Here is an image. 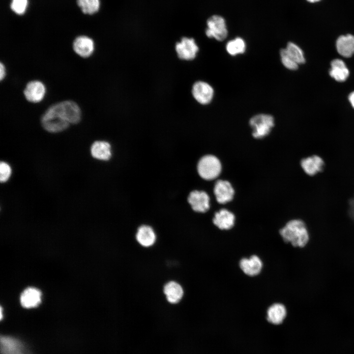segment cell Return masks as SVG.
<instances>
[{
    "instance_id": "obj_12",
    "label": "cell",
    "mask_w": 354,
    "mask_h": 354,
    "mask_svg": "<svg viewBox=\"0 0 354 354\" xmlns=\"http://www.w3.org/2000/svg\"><path fill=\"white\" fill-rule=\"evenodd\" d=\"M0 352L1 354H29L20 340L5 335L0 337Z\"/></svg>"
},
{
    "instance_id": "obj_2",
    "label": "cell",
    "mask_w": 354,
    "mask_h": 354,
    "mask_svg": "<svg viewBox=\"0 0 354 354\" xmlns=\"http://www.w3.org/2000/svg\"><path fill=\"white\" fill-rule=\"evenodd\" d=\"M197 170L202 178L206 181H212L219 177L222 171V164L215 155L206 154L198 160Z\"/></svg>"
},
{
    "instance_id": "obj_5",
    "label": "cell",
    "mask_w": 354,
    "mask_h": 354,
    "mask_svg": "<svg viewBox=\"0 0 354 354\" xmlns=\"http://www.w3.org/2000/svg\"><path fill=\"white\" fill-rule=\"evenodd\" d=\"M205 33L207 37L219 41L224 40L228 36V30L225 19L219 15L210 16L206 21Z\"/></svg>"
},
{
    "instance_id": "obj_29",
    "label": "cell",
    "mask_w": 354,
    "mask_h": 354,
    "mask_svg": "<svg viewBox=\"0 0 354 354\" xmlns=\"http://www.w3.org/2000/svg\"><path fill=\"white\" fill-rule=\"evenodd\" d=\"M11 175V168L5 162L1 161L0 164V180L5 182L8 180Z\"/></svg>"
},
{
    "instance_id": "obj_27",
    "label": "cell",
    "mask_w": 354,
    "mask_h": 354,
    "mask_svg": "<svg viewBox=\"0 0 354 354\" xmlns=\"http://www.w3.org/2000/svg\"><path fill=\"white\" fill-rule=\"evenodd\" d=\"M280 56L282 64L287 69L294 71L298 68L299 64L289 56L285 48L280 49Z\"/></svg>"
},
{
    "instance_id": "obj_26",
    "label": "cell",
    "mask_w": 354,
    "mask_h": 354,
    "mask_svg": "<svg viewBox=\"0 0 354 354\" xmlns=\"http://www.w3.org/2000/svg\"><path fill=\"white\" fill-rule=\"evenodd\" d=\"M77 3L82 12L88 15L96 13L100 4L99 0H77Z\"/></svg>"
},
{
    "instance_id": "obj_25",
    "label": "cell",
    "mask_w": 354,
    "mask_h": 354,
    "mask_svg": "<svg viewBox=\"0 0 354 354\" xmlns=\"http://www.w3.org/2000/svg\"><path fill=\"white\" fill-rule=\"evenodd\" d=\"M289 56L298 64L305 63L306 59L301 48L293 42H289L285 48Z\"/></svg>"
},
{
    "instance_id": "obj_33",
    "label": "cell",
    "mask_w": 354,
    "mask_h": 354,
    "mask_svg": "<svg viewBox=\"0 0 354 354\" xmlns=\"http://www.w3.org/2000/svg\"><path fill=\"white\" fill-rule=\"evenodd\" d=\"M305 0L310 3H316L319 2L320 1H321L322 0Z\"/></svg>"
},
{
    "instance_id": "obj_4",
    "label": "cell",
    "mask_w": 354,
    "mask_h": 354,
    "mask_svg": "<svg viewBox=\"0 0 354 354\" xmlns=\"http://www.w3.org/2000/svg\"><path fill=\"white\" fill-rule=\"evenodd\" d=\"M43 128L50 133H58L68 128L69 123L62 117L56 104L50 106L41 118Z\"/></svg>"
},
{
    "instance_id": "obj_28",
    "label": "cell",
    "mask_w": 354,
    "mask_h": 354,
    "mask_svg": "<svg viewBox=\"0 0 354 354\" xmlns=\"http://www.w3.org/2000/svg\"><path fill=\"white\" fill-rule=\"evenodd\" d=\"M28 4V0H12L10 8L15 14L21 15L25 12Z\"/></svg>"
},
{
    "instance_id": "obj_1",
    "label": "cell",
    "mask_w": 354,
    "mask_h": 354,
    "mask_svg": "<svg viewBox=\"0 0 354 354\" xmlns=\"http://www.w3.org/2000/svg\"><path fill=\"white\" fill-rule=\"evenodd\" d=\"M279 234L285 243H290L294 247H304L309 240L305 224L299 219L288 221L279 229Z\"/></svg>"
},
{
    "instance_id": "obj_7",
    "label": "cell",
    "mask_w": 354,
    "mask_h": 354,
    "mask_svg": "<svg viewBox=\"0 0 354 354\" xmlns=\"http://www.w3.org/2000/svg\"><path fill=\"white\" fill-rule=\"evenodd\" d=\"M236 216L232 211L226 207H222L215 211L213 215L212 222L220 231H229L236 225Z\"/></svg>"
},
{
    "instance_id": "obj_6",
    "label": "cell",
    "mask_w": 354,
    "mask_h": 354,
    "mask_svg": "<svg viewBox=\"0 0 354 354\" xmlns=\"http://www.w3.org/2000/svg\"><path fill=\"white\" fill-rule=\"evenodd\" d=\"M212 192L216 201L221 205L232 202L236 193L232 183L228 180L222 178H217L214 182Z\"/></svg>"
},
{
    "instance_id": "obj_20",
    "label": "cell",
    "mask_w": 354,
    "mask_h": 354,
    "mask_svg": "<svg viewBox=\"0 0 354 354\" xmlns=\"http://www.w3.org/2000/svg\"><path fill=\"white\" fill-rule=\"evenodd\" d=\"M163 292L167 301L172 304L178 303L184 294L181 286L174 281H169L165 285Z\"/></svg>"
},
{
    "instance_id": "obj_21",
    "label": "cell",
    "mask_w": 354,
    "mask_h": 354,
    "mask_svg": "<svg viewBox=\"0 0 354 354\" xmlns=\"http://www.w3.org/2000/svg\"><path fill=\"white\" fill-rule=\"evenodd\" d=\"M136 239L142 246L149 247L154 244L156 236L153 229L150 226L142 225L138 229Z\"/></svg>"
},
{
    "instance_id": "obj_8",
    "label": "cell",
    "mask_w": 354,
    "mask_h": 354,
    "mask_svg": "<svg viewBox=\"0 0 354 354\" xmlns=\"http://www.w3.org/2000/svg\"><path fill=\"white\" fill-rule=\"evenodd\" d=\"M210 201V197L204 190H193L188 197V202L192 209L199 213L208 211L211 206Z\"/></svg>"
},
{
    "instance_id": "obj_23",
    "label": "cell",
    "mask_w": 354,
    "mask_h": 354,
    "mask_svg": "<svg viewBox=\"0 0 354 354\" xmlns=\"http://www.w3.org/2000/svg\"><path fill=\"white\" fill-rule=\"evenodd\" d=\"M90 152L92 157L97 159L108 160L112 154L111 145L106 141H95L91 146Z\"/></svg>"
},
{
    "instance_id": "obj_15",
    "label": "cell",
    "mask_w": 354,
    "mask_h": 354,
    "mask_svg": "<svg viewBox=\"0 0 354 354\" xmlns=\"http://www.w3.org/2000/svg\"><path fill=\"white\" fill-rule=\"evenodd\" d=\"M74 52L82 58L90 57L94 52V43L90 37L81 35L77 37L73 42Z\"/></svg>"
},
{
    "instance_id": "obj_17",
    "label": "cell",
    "mask_w": 354,
    "mask_h": 354,
    "mask_svg": "<svg viewBox=\"0 0 354 354\" xmlns=\"http://www.w3.org/2000/svg\"><path fill=\"white\" fill-rule=\"evenodd\" d=\"M329 76L338 82L346 81L350 75V71L345 62L341 59H335L330 62Z\"/></svg>"
},
{
    "instance_id": "obj_19",
    "label": "cell",
    "mask_w": 354,
    "mask_h": 354,
    "mask_svg": "<svg viewBox=\"0 0 354 354\" xmlns=\"http://www.w3.org/2000/svg\"><path fill=\"white\" fill-rule=\"evenodd\" d=\"M286 315L287 309L285 306L279 302L272 304L268 307L266 311L267 321L275 325L282 324Z\"/></svg>"
},
{
    "instance_id": "obj_18",
    "label": "cell",
    "mask_w": 354,
    "mask_h": 354,
    "mask_svg": "<svg viewBox=\"0 0 354 354\" xmlns=\"http://www.w3.org/2000/svg\"><path fill=\"white\" fill-rule=\"evenodd\" d=\"M300 164L304 172L309 176H314L322 171L324 165L323 159L316 155L302 159Z\"/></svg>"
},
{
    "instance_id": "obj_30",
    "label": "cell",
    "mask_w": 354,
    "mask_h": 354,
    "mask_svg": "<svg viewBox=\"0 0 354 354\" xmlns=\"http://www.w3.org/2000/svg\"><path fill=\"white\" fill-rule=\"evenodd\" d=\"M0 80H2L5 76L6 70L4 65L2 62H0Z\"/></svg>"
},
{
    "instance_id": "obj_3",
    "label": "cell",
    "mask_w": 354,
    "mask_h": 354,
    "mask_svg": "<svg viewBox=\"0 0 354 354\" xmlns=\"http://www.w3.org/2000/svg\"><path fill=\"white\" fill-rule=\"evenodd\" d=\"M249 125L252 137L255 139H263L271 134L275 126V119L271 115L259 114L250 118Z\"/></svg>"
},
{
    "instance_id": "obj_24",
    "label": "cell",
    "mask_w": 354,
    "mask_h": 354,
    "mask_svg": "<svg viewBox=\"0 0 354 354\" xmlns=\"http://www.w3.org/2000/svg\"><path fill=\"white\" fill-rule=\"evenodd\" d=\"M246 49L245 40L240 37H236L229 40L226 45L227 53L232 56L243 54Z\"/></svg>"
},
{
    "instance_id": "obj_9",
    "label": "cell",
    "mask_w": 354,
    "mask_h": 354,
    "mask_svg": "<svg viewBox=\"0 0 354 354\" xmlns=\"http://www.w3.org/2000/svg\"><path fill=\"white\" fill-rule=\"evenodd\" d=\"M175 50L179 58L190 60L196 57L199 48L194 38L183 37L176 43Z\"/></svg>"
},
{
    "instance_id": "obj_31",
    "label": "cell",
    "mask_w": 354,
    "mask_h": 354,
    "mask_svg": "<svg viewBox=\"0 0 354 354\" xmlns=\"http://www.w3.org/2000/svg\"><path fill=\"white\" fill-rule=\"evenodd\" d=\"M348 98L352 107L354 109V91L349 94Z\"/></svg>"
},
{
    "instance_id": "obj_10",
    "label": "cell",
    "mask_w": 354,
    "mask_h": 354,
    "mask_svg": "<svg viewBox=\"0 0 354 354\" xmlns=\"http://www.w3.org/2000/svg\"><path fill=\"white\" fill-rule=\"evenodd\" d=\"M56 105L61 115L69 124H76L80 121L81 110L75 102L66 100Z\"/></svg>"
},
{
    "instance_id": "obj_14",
    "label": "cell",
    "mask_w": 354,
    "mask_h": 354,
    "mask_svg": "<svg viewBox=\"0 0 354 354\" xmlns=\"http://www.w3.org/2000/svg\"><path fill=\"white\" fill-rule=\"evenodd\" d=\"M45 93L46 88L44 84L37 80L28 83L24 90L26 99L32 103L40 102L43 99Z\"/></svg>"
},
{
    "instance_id": "obj_16",
    "label": "cell",
    "mask_w": 354,
    "mask_h": 354,
    "mask_svg": "<svg viewBox=\"0 0 354 354\" xmlns=\"http://www.w3.org/2000/svg\"><path fill=\"white\" fill-rule=\"evenodd\" d=\"M335 47L341 56L351 58L354 55V35L350 33L340 35L336 40Z\"/></svg>"
},
{
    "instance_id": "obj_32",
    "label": "cell",
    "mask_w": 354,
    "mask_h": 354,
    "mask_svg": "<svg viewBox=\"0 0 354 354\" xmlns=\"http://www.w3.org/2000/svg\"><path fill=\"white\" fill-rule=\"evenodd\" d=\"M350 204L351 209L350 210L351 215L354 219V198L352 200H351Z\"/></svg>"
},
{
    "instance_id": "obj_13",
    "label": "cell",
    "mask_w": 354,
    "mask_h": 354,
    "mask_svg": "<svg viewBox=\"0 0 354 354\" xmlns=\"http://www.w3.org/2000/svg\"><path fill=\"white\" fill-rule=\"evenodd\" d=\"M239 266L244 274L254 277L261 273L263 267V263L258 256L252 255L249 258H241L239 262Z\"/></svg>"
},
{
    "instance_id": "obj_11",
    "label": "cell",
    "mask_w": 354,
    "mask_h": 354,
    "mask_svg": "<svg viewBox=\"0 0 354 354\" xmlns=\"http://www.w3.org/2000/svg\"><path fill=\"white\" fill-rule=\"evenodd\" d=\"M192 93L198 102L202 105H207L213 99L214 89L208 83L198 81L193 85Z\"/></svg>"
},
{
    "instance_id": "obj_22",
    "label": "cell",
    "mask_w": 354,
    "mask_h": 354,
    "mask_svg": "<svg viewBox=\"0 0 354 354\" xmlns=\"http://www.w3.org/2000/svg\"><path fill=\"white\" fill-rule=\"evenodd\" d=\"M41 294L39 290L34 288H28L25 290L20 297L23 307L27 308L35 307L41 302Z\"/></svg>"
}]
</instances>
